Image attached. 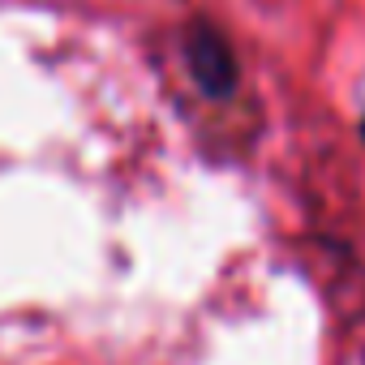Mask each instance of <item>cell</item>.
<instances>
[{
  "label": "cell",
  "mask_w": 365,
  "mask_h": 365,
  "mask_svg": "<svg viewBox=\"0 0 365 365\" xmlns=\"http://www.w3.org/2000/svg\"><path fill=\"white\" fill-rule=\"evenodd\" d=\"M185 61H190V73L194 82L207 91V95H232L237 86V61L224 43V35H215L211 26H194L190 39H185Z\"/></svg>",
  "instance_id": "cell-1"
}]
</instances>
